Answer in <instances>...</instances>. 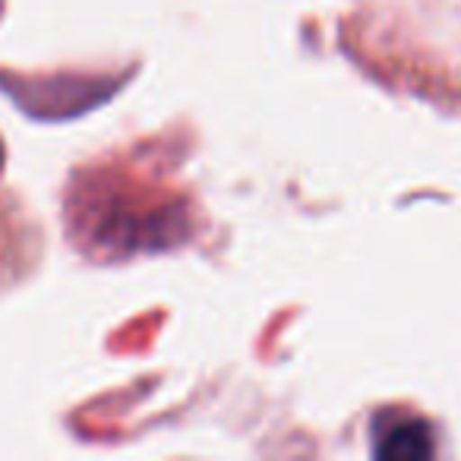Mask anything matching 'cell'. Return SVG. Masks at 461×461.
<instances>
[{
	"mask_svg": "<svg viewBox=\"0 0 461 461\" xmlns=\"http://www.w3.org/2000/svg\"><path fill=\"white\" fill-rule=\"evenodd\" d=\"M433 452V442H429V429L423 427V423H398V427H392L389 433L379 439L376 446V455H383V458H427V455Z\"/></svg>",
	"mask_w": 461,
	"mask_h": 461,
	"instance_id": "obj_1",
	"label": "cell"
}]
</instances>
